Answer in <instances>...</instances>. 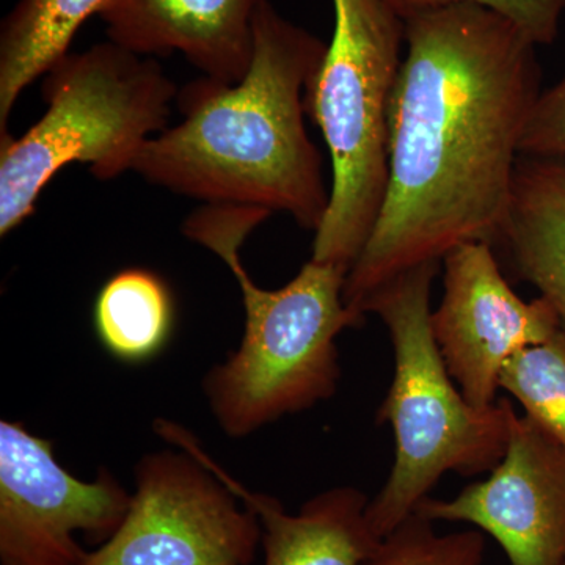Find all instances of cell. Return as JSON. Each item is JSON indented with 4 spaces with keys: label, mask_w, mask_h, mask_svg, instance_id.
I'll list each match as a JSON object with an SVG mask.
<instances>
[{
    "label": "cell",
    "mask_w": 565,
    "mask_h": 565,
    "mask_svg": "<svg viewBox=\"0 0 565 565\" xmlns=\"http://www.w3.org/2000/svg\"><path fill=\"white\" fill-rule=\"evenodd\" d=\"M535 50L515 22L475 3L405 21L385 200L344 282L353 313L364 319L377 289L459 245H493L541 95Z\"/></svg>",
    "instance_id": "obj_1"
},
{
    "label": "cell",
    "mask_w": 565,
    "mask_h": 565,
    "mask_svg": "<svg viewBox=\"0 0 565 565\" xmlns=\"http://www.w3.org/2000/svg\"><path fill=\"white\" fill-rule=\"evenodd\" d=\"M326 51L327 43L266 0L244 79L203 76L182 87V120L143 145L132 172L204 204L282 212L316 232L330 189L305 128V96Z\"/></svg>",
    "instance_id": "obj_2"
},
{
    "label": "cell",
    "mask_w": 565,
    "mask_h": 565,
    "mask_svg": "<svg viewBox=\"0 0 565 565\" xmlns=\"http://www.w3.org/2000/svg\"><path fill=\"white\" fill-rule=\"evenodd\" d=\"M270 215L259 207L203 204L182 223L189 241L226 264L243 296V341L203 381L212 416L232 438L330 399L341 377L338 337L363 322L344 302L348 275L332 264L310 259L278 289L252 280L241 248Z\"/></svg>",
    "instance_id": "obj_3"
},
{
    "label": "cell",
    "mask_w": 565,
    "mask_h": 565,
    "mask_svg": "<svg viewBox=\"0 0 565 565\" xmlns=\"http://www.w3.org/2000/svg\"><path fill=\"white\" fill-rule=\"evenodd\" d=\"M440 263L423 264L393 278L363 305L388 329L393 382L377 411L390 424L394 462L385 486L367 504L377 537L415 514L445 473L478 476L503 459L515 411L500 399L478 408L465 399L430 330V291Z\"/></svg>",
    "instance_id": "obj_4"
},
{
    "label": "cell",
    "mask_w": 565,
    "mask_h": 565,
    "mask_svg": "<svg viewBox=\"0 0 565 565\" xmlns=\"http://www.w3.org/2000/svg\"><path fill=\"white\" fill-rule=\"evenodd\" d=\"M178 88L161 63L95 44L70 52L43 76L46 110L22 136L0 134V236L35 212L41 192L71 163L98 180L132 172L152 137L169 128Z\"/></svg>",
    "instance_id": "obj_5"
},
{
    "label": "cell",
    "mask_w": 565,
    "mask_h": 565,
    "mask_svg": "<svg viewBox=\"0 0 565 565\" xmlns=\"http://www.w3.org/2000/svg\"><path fill=\"white\" fill-rule=\"evenodd\" d=\"M334 29L305 96L332 159L330 202L313 256L349 274L373 233L390 172V109L405 21L384 0H332Z\"/></svg>",
    "instance_id": "obj_6"
},
{
    "label": "cell",
    "mask_w": 565,
    "mask_h": 565,
    "mask_svg": "<svg viewBox=\"0 0 565 565\" xmlns=\"http://www.w3.org/2000/svg\"><path fill=\"white\" fill-rule=\"evenodd\" d=\"M156 430L178 451L141 457L125 520L82 565H252L263 544L258 515L191 434L162 419Z\"/></svg>",
    "instance_id": "obj_7"
},
{
    "label": "cell",
    "mask_w": 565,
    "mask_h": 565,
    "mask_svg": "<svg viewBox=\"0 0 565 565\" xmlns=\"http://www.w3.org/2000/svg\"><path fill=\"white\" fill-rule=\"evenodd\" d=\"M131 504L110 471L95 481L71 475L54 445L18 422L0 423V565H82L84 533L109 541Z\"/></svg>",
    "instance_id": "obj_8"
},
{
    "label": "cell",
    "mask_w": 565,
    "mask_h": 565,
    "mask_svg": "<svg viewBox=\"0 0 565 565\" xmlns=\"http://www.w3.org/2000/svg\"><path fill=\"white\" fill-rule=\"evenodd\" d=\"M441 263L444 297L430 330L465 399L487 408L497 403L505 364L563 329L545 299L526 302L511 288L492 244L459 245Z\"/></svg>",
    "instance_id": "obj_9"
},
{
    "label": "cell",
    "mask_w": 565,
    "mask_h": 565,
    "mask_svg": "<svg viewBox=\"0 0 565 565\" xmlns=\"http://www.w3.org/2000/svg\"><path fill=\"white\" fill-rule=\"evenodd\" d=\"M415 512L492 535L511 565H565V451L515 414L503 459L489 478L452 500L426 498Z\"/></svg>",
    "instance_id": "obj_10"
},
{
    "label": "cell",
    "mask_w": 565,
    "mask_h": 565,
    "mask_svg": "<svg viewBox=\"0 0 565 565\" xmlns=\"http://www.w3.org/2000/svg\"><path fill=\"white\" fill-rule=\"evenodd\" d=\"M266 0H107L99 18L111 43L141 57L182 54L204 77L243 81Z\"/></svg>",
    "instance_id": "obj_11"
},
{
    "label": "cell",
    "mask_w": 565,
    "mask_h": 565,
    "mask_svg": "<svg viewBox=\"0 0 565 565\" xmlns=\"http://www.w3.org/2000/svg\"><path fill=\"white\" fill-rule=\"evenodd\" d=\"M212 470L258 515L264 565H362L381 542L367 522L366 494L334 487L289 514L269 494L253 493L206 455Z\"/></svg>",
    "instance_id": "obj_12"
},
{
    "label": "cell",
    "mask_w": 565,
    "mask_h": 565,
    "mask_svg": "<svg viewBox=\"0 0 565 565\" xmlns=\"http://www.w3.org/2000/svg\"><path fill=\"white\" fill-rule=\"evenodd\" d=\"M497 245L552 305L565 333V162L520 156Z\"/></svg>",
    "instance_id": "obj_13"
},
{
    "label": "cell",
    "mask_w": 565,
    "mask_h": 565,
    "mask_svg": "<svg viewBox=\"0 0 565 565\" xmlns=\"http://www.w3.org/2000/svg\"><path fill=\"white\" fill-rule=\"evenodd\" d=\"M107 0H20L0 28V134L22 92L70 54L74 36Z\"/></svg>",
    "instance_id": "obj_14"
},
{
    "label": "cell",
    "mask_w": 565,
    "mask_h": 565,
    "mask_svg": "<svg viewBox=\"0 0 565 565\" xmlns=\"http://www.w3.org/2000/svg\"><path fill=\"white\" fill-rule=\"evenodd\" d=\"M174 326L172 291L151 270L125 269L104 282L93 305V329L118 362H150L169 344Z\"/></svg>",
    "instance_id": "obj_15"
},
{
    "label": "cell",
    "mask_w": 565,
    "mask_h": 565,
    "mask_svg": "<svg viewBox=\"0 0 565 565\" xmlns=\"http://www.w3.org/2000/svg\"><path fill=\"white\" fill-rule=\"evenodd\" d=\"M505 390L565 451V333L531 345L505 364L500 379Z\"/></svg>",
    "instance_id": "obj_16"
},
{
    "label": "cell",
    "mask_w": 565,
    "mask_h": 565,
    "mask_svg": "<svg viewBox=\"0 0 565 565\" xmlns=\"http://www.w3.org/2000/svg\"><path fill=\"white\" fill-rule=\"evenodd\" d=\"M484 556L481 531L440 534L434 522L415 512L381 539L362 565H482Z\"/></svg>",
    "instance_id": "obj_17"
},
{
    "label": "cell",
    "mask_w": 565,
    "mask_h": 565,
    "mask_svg": "<svg viewBox=\"0 0 565 565\" xmlns=\"http://www.w3.org/2000/svg\"><path fill=\"white\" fill-rule=\"evenodd\" d=\"M404 21L429 11L475 3L503 14L515 22L537 46H546L559 35L561 20L565 13V0H384Z\"/></svg>",
    "instance_id": "obj_18"
},
{
    "label": "cell",
    "mask_w": 565,
    "mask_h": 565,
    "mask_svg": "<svg viewBox=\"0 0 565 565\" xmlns=\"http://www.w3.org/2000/svg\"><path fill=\"white\" fill-rule=\"evenodd\" d=\"M520 156L565 162V74L535 99L520 139Z\"/></svg>",
    "instance_id": "obj_19"
}]
</instances>
